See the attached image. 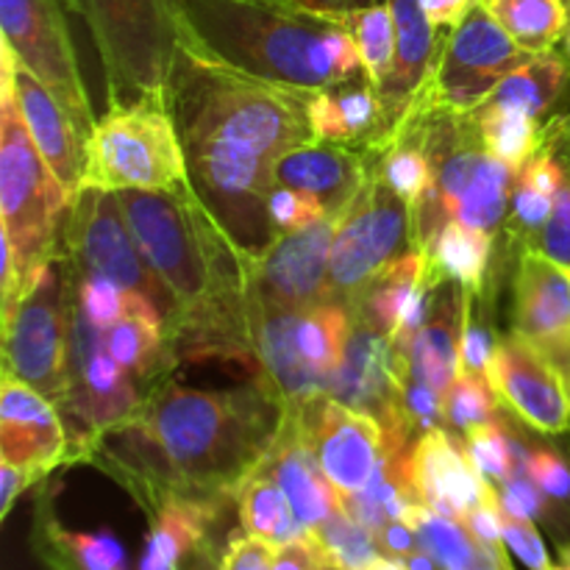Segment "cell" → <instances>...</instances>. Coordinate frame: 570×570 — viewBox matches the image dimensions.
<instances>
[{"label": "cell", "mask_w": 570, "mask_h": 570, "mask_svg": "<svg viewBox=\"0 0 570 570\" xmlns=\"http://www.w3.org/2000/svg\"><path fill=\"white\" fill-rule=\"evenodd\" d=\"M306 95L178 48L170 111L189 181L250 265L282 239L271 217L278 156L315 139Z\"/></svg>", "instance_id": "cell-1"}, {"label": "cell", "mask_w": 570, "mask_h": 570, "mask_svg": "<svg viewBox=\"0 0 570 570\" xmlns=\"http://www.w3.org/2000/svg\"><path fill=\"white\" fill-rule=\"evenodd\" d=\"M278 421L282 406L256 379L232 390L165 379L89 443L83 462L115 476L148 515L167 499L226 501L265 460Z\"/></svg>", "instance_id": "cell-2"}, {"label": "cell", "mask_w": 570, "mask_h": 570, "mask_svg": "<svg viewBox=\"0 0 570 570\" xmlns=\"http://www.w3.org/2000/svg\"><path fill=\"white\" fill-rule=\"evenodd\" d=\"M122 212L139 250L176 301L170 340L181 362H237L254 371L250 262L217 223L193 181L126 189Z\"/></svg>", "instance_id": "cell-3"}, {"label": "cell", "mask_w": 570, "mask_h": 570, "mask_svg": "<svg viewBox=\"0 0 570 570\" xmlns=\"http://www.w3.org/2000/svg\"><path fill=\"white\" fill-rule=\"evenodd\" d=\"M181 48L212 65L289 89L362 76V56L332 11L298 0H173Z\"/></svg>", "instance_id": "cell-4"}, {"label": "cell", "mask_w": 570, "mask_h": 570, "mask_svg": "<svg viewBox=\"0 0 570 570\" xmlns=\"http://www.w3.org/2000/svg\"><path fill=\"white\" fill-rule=\"evenodd\" d=\"M399 122L415 128L432 159V181L415 206V248L429 254L451 220L499 232L510 209L515 170L484 148L473 115H404Z\"/></svg>", "instance_id": "cell-5"}, {"label": "cell", "mask_w": 570, "mask_h": 570, "mask_svg": "<svg viewBox=\"0 0 570 570\" xmlns=\"http://www.w3.org/2000/svg\"><path fill=\"white\" fill-rule=\"evenodd\" d=\"M72 200L17 109L11 72L0 67V234L14 248L26 293L61 254Z\"/></svg>", "instance_id": "cell-6"}, {"label": "cell", "mask_w": 570, "mask_h": 570, "mask_svg": "<svg viewBox=\"0 0 570 570\" xmlns=\"http://www.w3.org/2000/svg\"><path fill=\"white\" fill-rule=\"evenodd\" d=\"M83 11L104 65L109 109L170 106L181 48L173 0H83Z\"/></svg>", "instance_id": "cell-7"}, {"label": "cell", "mask_w": 570, "mask_h": 570, "mask_svg": "<svg viewBox=\"0 0 570 570\" xmlns=\"http://www.w3.org/2000/svg\"><path fill=\"white\" fill-rule=\"evenodd\" d=\"M189 181L176 117L165 104L109 109L83 145L81 189H170Z\"/></svg>", "instance_id": "cell-8"}, {"label": "cell", "mask_w": 570, "mask_h": 570, "mask_svg": "<svg viewBox=\"0 0 570 570\" xmlns=\"http://www.w3.org/2000/svg\"><path fill=\"white\" fill-rule=\"evenodd\" d=\"M532 56L476 3L460 26L449 28L440 39L438 59L404 115H476L495 87Z\"/></svg>", "instance_id": "cell-9"}, {"label": "cell", "mask_w": 570, "mask_h": 570, "mask_svg": "<svg viewBox=\"0 0 570 570\" xmlns=\"http://www.w3.org/2000/svg\"><path fill=\"white\" fill-rule=\"evenodd\" d=\"M76 273L65 250L39 273L17 309L3 317V371L65 404L70 390V328Z\"/></svg>", "instance_id": "cell-10"}, {"label": "cell", "mask_w": 570, "mask_h": 570, "mask_svg": "<svg viewBox=\"0 0 570 570\" xmlns=\"http://www.w3.org/2000/svg\"><path fill=\"white\" fill-rule=\"evenodd\" d=\"M415 248V209L376 170L340 212L328 259V298L354 309L367 284Z\"/></svg>", "instance_id": "cell-11"}, {"label": "cell", "mask_w": 570, "mask_h": 570, "mask_svg": "<svg viewBox=\"0 0 570 570\" xmlns=\"http://www.w3.org/2000/svg\"><path fill=\"white\" fill-rule=\"evenodd\" d=\"M61 250L76 276L109 278L117 287L148 295L165 315L170 332L176 321V301L139 250L122 212L120 193L92 187L78 189L67 217Z\"/></svg>", "instance_id": "cell-12"}, {"label": "cell", "mask_w": 570, "mask_h": 570, "mask_svg": "<svg viewBox=\"0 0 570 570\" xmlns=\"http://www.w3.org/2000/svg\"><path fill=\"white\" fill-rule=\"evenodd\" d=\"M139 401L142 393L137 390V379L109 354L104 328L92 326L72 298L70 390L59 410L81 426L72 438L76 462H83L92 440L126 423L137 412Z\"/></svg>", "instance_id": "cell-13"}, {"label": "cell", "mask_w": 570, "mask_h": 570, "mask_svg": "<svg viewBox=\"0 0 570 570\" xmlns=\"http://www.w3.org/2000/svg\"><path fill=\"white\" fill-rule=\"evenodd\" d=\"M0 31L14 59L28 67L70 111L87 145L98 120L83 89L59 0H0Z\"/></svg>", "instance_id": "cell-14"}, {"label": "cell", "mask_w": 570, "mask_h": 570, "mask_svg": "<svg viewBox=\"0 0 570 570\" xmlns=\"http://www.w3.org/2000/svg\"><path fill=\"white\" fill-rule=\"evenodd\" d=\"M289 410L298 412L312 454L340 493V501L371 484L387 456L384 429L376 417L343 404L332 393Z\"/></svg>", "instance_id": "cell-15"}, {"label": "cell", "mask_w": 570, "mask_h": 570, "mask_svg": "<svg viewBox=\"0 0 570 570\" xmlns=\"http://www.w3.org/2000/svg\"><path fill=\"white\" fill-rule=\"evenodd\" d=\"M490 384L501 404L534 432L557 438L570 429V382L515 328L499 337Z\"/></svg>", "instance_id": "cell-16"}, {"label": "cell", "mask_w": 570, "mask_h": 570, "mask_svg": "<svg viewBox=\"0 0 570 570\" xmlns=\"http://www.w3.org/2000/svg\"><path fill=\"white\" fill-rule=\"evenodd\" d=\"M340 212H328L301 232L284 234L250 265V293L265 304L306 312L328 301V259Z\"/></svg>", "instance_id": "cell-17"}, {"label": "cell", "mask_w": 570, "mask_h": 570, "mask_svg": "<svg viewBox=\"0 0 570 570\" xmlns=\"http://www.w3.org/2000/svg\"><path fill=\"white\" fill-rule=\"evenodd\" d=\"M406 476L423 507L460 523H465L476 507L501 501L499 490L482 476L468 454L465 440H456L440 426H429L417 434L406 462Z\"/></svg>", "instance_id": "cell-18"}, {"label": "cell", "mask_w": 570, "mask_h": 570, "mask_svg": "<svg viewBox=\"0 0 570 570\" xmlns=\"http://www.w3.org/2000/svg\"><path fill=\"white\" fill-rule=\"evenodd\" d=\"M0 460L42 479L53 468L76 462L59 406L9 371H3L0 387Z\"/></svg>", "instance_id": "cell-19"}, {"label": "cell", "mask_w": 570, "mask_h": 570, "mask_svg": "<svg viewBox=\"0 0 570 570\" xmlns=\"http://www.w3.org/2000/svg\"><path fill=\"white\" fill-rule=\"evenodd\" d=\"M515 332L543 351L570 382V267L534 245L518 256Z\"/></svg>", "instance_id": "cell-20"}, {"label": "cell", "mask_w": 570, "mask_h": 570, "mask_svg": "<svg viewBox=\"0 0 570 570\" xmlns=\"http://www.w3.org/2000/svg\"><path fill=\"white\" fill-rule=\"evenodd\" d=\"M301 312L282 309L256 298L248 287L250 345L256 356V382L278 401L282 410L301 406L328 393V382L312 371L295 343Z\"/></svg>", "instance_id": "cell-21"}, {"label": "cell", "mask_w": 570, "mask_h": 570, "mask_svg": "<svg viewBox=\"0 0 570 570\" xmlns=\"http://www.w3.org/2000/svg\"><path fill=\"white\" fill-rule=\"evenodd\" d=\"M0 67L11 72L17 109H20L39 154L45 156L50 170L61 178V184L72 195H78L83 176V137L78 131L76 120L56 100V95L28 67H22L14 59V53H11L3 39H0Z\"/></svg>", "instance_id": "cell-22"}, {"label": "cell", "mask_w": 570, "mask_h": 570, "mask_svg": "<svg viewBox=\"0 0 570 570\" xmlns=\"http://www.w3.org/2000/svg\"><path fill=\"white\" fill-rule=\"evenodd\" d=\"M371 173L373 156L365 142L348 145L309 139L278 156L273 167V184L315 195L328 212H343Z\"/></svg>", "instance_id": "cell-23"}, {"label": "cell", "mask_w": 570, "mask_h": 570, "mask_svg": "<svg viewBox=\"0 0 570 570\" xmlns=\"http://www.w3.org/2000/svg\"><path fill=\"white\" fill-rule=\"evenodd\" d=\"M256 471L276 479L278 488L284 490V495L293 504L298 521L309 532L321 527L323 521H328L334 512L343 510L340 493L317 465L295 410H282L276 438H273L271 449H267L265 460L259 462Z\"/></svg>", "instance_id": "cell-24"}, {"label": "cell", "mask_w": 570, "mask_h": 570, "mask_svg": "<svg viewBox=\"0 0 570 570\" xmlns=\"http://www.w3.org/2000/svg\"><path fill=\"white\" fill-rule=\"evenodd\" d=\"M306 115H309L312 137L323 142L360 145L390 131L382 95L365 72L334 87L312 89L306 95Z\"/></svg>", "instance_id": "cell-25"}, {"label": "cell", "mask_w": 570, "mask_h": 570, "mask_svg": "<svg viewBox=\"0 0 570 570\" xmlns=\"http://www.w3.org/2000/svg\"><path fill=\"white\" fill-rule=\"evenodd\" d=\"M473 295L454 282L438 284L426 323L412 345V376L432 387L440 399L460 379V343L468 304Z\"/></svg>", "instance_id": "cell-26"}, {"label": "cell", "mask_w": 570, "mask_h": 570, "mask_svg": "<svg viewBox=\"0 0 570 570\" xmlns=\"http://www.w3.org/2000/svg\"><path fill=\"white\" fill-rule=\"evenodd\" d=\"M387 3L395 22V59L387 81L379 87V95H382L390 128H393L432 70L440 39H443L440 33L445 28L434 26L417 0H387Z\"/></svg>", "instance_id": "cell-27"}, {"label": "cell", "mask_w": 570, "mask_h": 570, "mask_svg": "<svg viewBox=\"0 0 570 570\" xmlns=\"http://www.w3.org/2000/svg\"><path fill=\"white\" fill-rule=\"evenodd\" d=\"M223 501L167 499L150 512V534L139 570H178L209 538Z\"/></svg>", "instance_id": "cell-28"}, {"label": "cell", "mask_w": 570, "mask_h": 570, "mask_svg": "<svg viewBox=\"0 0 570 570\" xmlns=\"http://www.w3.org/2000/svg\"><path fill=\"white\" fill-rule=\"evenodd\" d=\"M33 549L50 570H126L122 546L111 534L67 532L42 499L33 521Z\"/></svg>", "instance_id": "cell-29"}, {"label": "cell", "mask_w": 570, "mask_h": 570, "mask_svg": "<svg viewBox=\"0 0 570 570\" xmlns=\"http://www.w3.org/2000/svg\"><path fill=\"white\" fill-rule=\"evenodd\" d=\"M570 89V61L562 50H546L534 53L527 65L512 70L504 81L495 87L488 104H504L523 109L534 120H543L551 115L557 104L566 98ZM484 104V106H488Z\"/></svg>", "instance_id": "cell-30"}, {"label": "cell", "mask_w": 570, "mask_h": 570, "mask_svg": "<svg viewBox=\"0 0 570 570\" xmlns=\"http://www.w3.org/2000/svg\"><path fill=\"white\" fill-rule=\"evenodd\" d=\"M354 309L343 301H323L312 309L301 312L295 326V343L301 356L315 373H321L332 387V376L343 365L351 332H354Z\"/></svg>", "instance_id": "cell-31"}, {"label": "cell", "mask_w": 570, "mask_h": 570, "mask_svg": "<svg viewBox=\"0 0 570 570\" xmlns=\"http://www.w3.org/2000/svg\"><path fill=\"white\" fill-rule=\"evenodd\" d=\"M490 254H493V234L451 220L445 223L438 243L426 256L440 282H454L471 295H482L484 282H488Z\"/></svg>", "instance_id": "cell-32"}, {"label": "cell", "mask_w": 570, "mask_h": 570, "mask_svg": "<svg viewBox=\"0 0 570 570\" xmlns=\"http://www.w3.org/2000/svg\"><path fill=\"white\" fill-rule=\"evenodd\" d=\"M234 501L239 507V521L248 534L265 538L276 546H287L293 540L304 538L309 529L298 521L293 504L278 488L276 479L267 473L254 471L234 493Z\"/></svg>", "instance_id": "cell-33"}, {"label": "cell", "mask_w": 570, "mask_h": 570, "mask_svg": "<svg viewBox=\"0 0 570 570\" xmlns=\"http://www.w3.org/2000/svg\"><path fill=\"white\" fill-rule=\"evenodd\" d=\"M527 53H546L562 42L568 0H479Z\"/></svg>", "instance_id": "cell-34"}, {"label": "cell", "mask_w": 570, "mask_h": 570, "mask_svg": "<svg viewBox=\"0 0 570 570\" xmlns=\"http://www.w3.org/2000/svg\"><path fill=\"white\" fill-rule=\"evenodd\" d=\"M482 137L484 148L504 161L510 170H521L534 150L540 148V137H543V122L534 120L523 109L504 104H488L473 115Z\"/></svg>", "instance_id": "cell-35"}, {"label": "cell", "mask_w": 570, "mask_h": 570, "mask_svg": "<svg viewBox=\"0 0 570 570\" xmlns=\"http://www.w3.org/2000/svg\"><path fill=\"white\" fill-rule=\"evenodd\" d=\"M340 17L345 28L354 37L362 56V70L371 78L373 87H382L393 70L395 59V22L387 0H373V3L356 6L348 11H332Z\"/></svg>", "instance_id": "cell-36"}, {"label": "cell", "mask_w": 570, "mask_h": 570, "mask_svg": "<svg viewBox=\"0 0 570 570\" xmlns=\"http://www.w3.org/2000/svg\"><path fill=\"white\" fill-rule=\"evenodd\" d=\"M540 148L549 150L562 167V184L557 193L554 209H551L549 223L540 232L534 248L549 254L551 259L562 262L570 267V109L562 115H551L543 122V137H540Z\"/></svg>", "instance_id": "cell-37"}, {"label": "cell", "mask_w": 570, "mask_h": 570, "mask_svg": "<svg viewBox=\"0 0 570 570\" xmlns=\"http://www.w3.org/2000/svg\"><path fill=\"white\" fill-rule=\"evenodd\" d=\"M465 445L471 460L476 462V468L488 482L507 484L518 473H527L523 465H527L529 449H521V443L510 438V432H507L499 417L465 429Z\"/></svg>", "instance_id": "cell-38"}, {"label": "cell", "mask_w": 570, "mask_h": 570, "mask_svg": "<svg viewBox=\"0 0 570 570\" xmlns=\"http://www.w3.org/2000/svg\"><path fill=\"white\" fill-rule=\"evenodd\" d=\"M312 538L321 543L323 554L337 562L343 570H365L379 557H384L376 543V534L362 527V523H356L345 510L334 512L328 521L312 529Z\"/></svg>", "instance_id": "cell-39"}, {"label": "cell", "mask_w": 570, "mask_h": 570, "mask_svg": "<svg viewBox=\"0 0 570 570\" xmlns=\"http://www.w3.org/2000/svg\"><path fill=\"white\" fill-rule=\"evenodd\" d=\"M499 404L501 399L495 395L493 384L488 379L460 373L454 387L443 399V417L451 426L465 432V429L476 426V423L495 421L499 417Z\"/></svg>", "instance_id": "cell-40"}, {"label": "cell", "mask_w": 570, "mask_h": 570, "mask_svg": "<svg viewBox=\"0 0 570 570\" xmlns=\"http://www.w3.org/2000/svg\"><path fill=\"white\" fill-rule=\"evenodd\" d=\"M76 304L98 328L115 326L128 315V289L100 276H76Z\"/></svg>", "instance_id": "cell-41"}, {"label": "cell", "mask_w": 570, "mask_h": 570, "mask_svg": "<svg viewBox=\"0 0 570 570\" xmlns=\"http://www.w3.org/2000/svg\"><path fill=\"white\" fill-rule=\"evenodd\" d=\"M328 209L323 206V200H317L315 195L298 193V189L289 187H273L271 193V217L276 223L278 234H293L301 228L312 226L321 217H326Z\"/></svg>", "instance_id": "cell-42"}, {"label": "cell", "mask_w": 570, "mask_h": 570, "mask_svg": "<svg viewBox=\"0 0 570 570\" xmlns=\"http://www.w3.org/2000/svg\"><path fill=\"white\" fill-rule=\"evenodd\" d=\"M476 298V295H473ZM471 304H468V315H465V326H462V343H460V367L462 373L468 376H479V379H488L490 382V365H493V356H495V345L499 340L493 337L488 326H484L479 317H473Z\"/></svg>", "instance_id": "cell-43"}, {"label": "cell", "mask_w": 570, "mask_h": 570, "mask_svg": "<svg viewBox=\"0 0 570 570\" xmlns=\"http://www.w3.org/2000/svg\"><path fill=\"white\" fill-rule=\"evenodd\" d=\"M523 471L543 490L546 499L570 501V465L566 462V456L557 454L554 449L527 451V465H523Z\"/></svg>", "instance_id": "cell-44"}, {"label": "cell", "mask_w": 570, "mask_h": 570, "mask_svg": "<svg viewBox=\"0 0 570 570\" xmlns=\"http://www.w3.org/2000/svg\"><path fill=\"white\" fill-rule=\"evenodd\" d=\"M278 549L282 546L256 538V534H237V538L228 540L226 551H223L220 570H273Z\"/></svg>", "instance_id": "cell-45"}, {"label": "cell", "mask_w": 570, "mask_h": 570, "mask_svg": "<svg viewBox=\"0 0 570 570\" xmlns=\"http://www.w3.org/2000/svg\"><path fill=\"white\" fill-rule=\"evenodd\" d=\"M501 521H504V543L510 546L512 554L532 570H549L551 560L549 551H546L543 538L534 529V521H523V518L507 515L501 510Z\"/></svg>", "instance_id": "cell-46"}, {"label": "cell", "mask_w": 570, "mask_h": 570, "mask_svg": "<svg viewBox=\"0 0 570 570\" xmlns=\"http://www.w3.org/2000/svg\"><path fill=\"white\" fill-rule=\"evenodd\" d=\"M501 510L507 515L523 518V521H538L546 510V495L538 484L529 479V473H518L507 484H501Z\"/></svg>", "instance_id": "cell-47"}, {"label": "cell", "mask_w": 570, "mask_h": 570, "mask_svg": "<svg viewBox=\"0 0 570 570\" xmlns=\"http://www.w3.org/2000/svg\"><path fill=\"white\" fill-rule=\"evenodd\" d=\"M323 560H326V554H323L321 543L312 538V532H306L304 538L278 549L276 568L273 570H321Z\"/></svg>", "instance_id": "cell-48"}, {"label": "cell", "mask_w": 570, "mask_h": 570, "mask_svg": "<svg viewBox=\"0 0 570 570\" xmlns=\"http://www.w3.org/2000/svg\"><path fill=\"white\" fill-rule=\"evenodd\" d=\"M376 543L379 549H382V554L395 562H404L406 557L421 551V540H417L415 529L404 521H390L387 527L376 534Z\"/></svg>", "instance_id": "cell-49"}, {"label": "cell", "mask_w": 570, "mask_h": 570, "mask_svg": "<svg viewBox=\"0 0 570 570\" xmlns=\"http://www.w3.org/2000/svg\"><path fill=\"white\" fill-rule=\"evenodd\" d=\"M42 482V476H37L33 471H26L20 465H11V462L0 460V518H9L11 507H14L17 495L26 493L31 484Z\"/></svg>", "instance_id": "cell-50"}, {"label": "cell", "mask_w": 570, "mask_h": 570, "mask_svg": "<svg viewBox=\"0 0 570 570\" xmlns=\"http://www.w3.org/2000/svg\"><path fill=\"white\" fill-rule=\"evenodd\" d=\"M438 28H456L479 0H417Z\"/></svg>", "instance_id": "cell-51"}, {"label": "cell", "mask_w": 570, "mask_h": 570, "mask_svg": "<svg viewBox=\"0 0 570 570\" xmlns=\"http://www.w3.org/2000/svg\"><path fill=\"white\" fill-rule=\"evenodd\" d=\"M298 3L315 11H348L356 9V6L373 3V0H298Z\"/></svg>", "instance_id": "cell-52"}, {"label": "cell", "mask_w": 570, "mask_h": 570, "mask_svg": "<svg viewBox=\"0 0 570 570\" xmlns=\"http://www.w3.org/2000/svg\"><path fill=\"white\" fill-rule=\"evenodd\" d=\"M365 570H406V568L401 566V562L390 560V557H379V560L373 562V566H367Z\"/></svg>", "instance_id": "cell-53"}, {"label": "cell", "mask_w": 570, "mask_h": 570, "mask_svg": "<svg viewBox=\"0 0 570 570\" xmlns=\"http://www.w3.org/2000/svg\"><path fill=\"white\" fill-rule=\"evenodd\" d=\"M549 570H570V546H562L560 566H551Z\"/></svg>", "instance_id": "cell-54"}, {"label": "cell", "mask_w": 570, "mask_h": 570, "mask_svg": "<svg viewBox=\"0 0 570 570\" xmlns=\"http://www.w3.org/2000/svg\"><path fill=\"white\" fill-rule=\"evenodd\" d=\"M568 11H570V0H568ZM562 53L570 61V14H568V28H566V37H562Z\"/></svg>", "instance_id": "cell-55"}, {"label": "cell", "mask_w": 570, "mask_h": 570, "mask_svg": "<svg viewBox=\"0 0 570 570\" xmlns=\"http://www.w3.org/2000/svg\"><path fill=\"white\" fill-rule=\"evenodd\" d=\"M321 570H343V568H340L337 562H332V560H328V557H326V560L321 562Z\"/></svg>", "instance_id": "cell-56"}]
</instances>
